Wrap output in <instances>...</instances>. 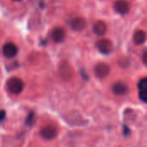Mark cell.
Wrapping results in <instances>:
<instances>
[{"instance_id": "cell-11", "label": "cell", "mask_w": 147, "mask_h": 147, "mask_svg": "<svg viewBox=\"0 0 147 147\" xmlns=\"http://www.w3.org/2000/svg\"><path fill=\"white\" fill-rule=\"evenodd\" d=\"M94 33L98 36H102L107 32V25L103 21H98L94 24L93 27Z\"/></svg>"}, {"instance_id": "cell-10", "label": "cell", "mask_w": 147, "mask_h": 147, "mask_svg": "<svg viewBox=\"0 0 147 147\" xmlns=\"http://www.w3.org/2000/svg\"><path fill=\"white\" fill-rule=\"evenodd\" d=\"M71 27L74 31H82L86 27V21L83 17H76L71 20Z\"/></svg>"}, {"instance_id": "cell-13", "label": "cell", "mask_w": 147, "mask_h": 147, "mask_svg": "<svg viewBox=\"0 0 147 147\" xmlns=\"http://www.w3.org/2000/svg\"><path fill=\"white\" fill-rule=\"evenodd\" d=\"M138 88L140 89V90H147V77L140 80V82L138 83Z\"/></svg>"}, {"instance_id": "cell-5", "label": "cell", "mask_w": 147, "mask_h": 147, "mask_svg": "<svg viewBox=\"0 0 147 147\" xmlns=\"http://www.w3.org/2000/svg\"><path fill=\"white\" fill-rule=\"evenodd\" d=\"M59 75L63 80L65 81L70 80L73 75V70L71 66L66 62L61 63V65H59Z\"/></svg>"}, {"instance_id": "cell-14", "label": "cell", "mask_w": 147, "mask_h": 147, "mask_svg": "<svg viewBox=\"0 0 147 147\" xmlns=\"http://www.w3.org/2000/svg\"><path fill=\"white\" fill-rule=\"evenodd\" d=\"M139 98L141 102L147 103V90H140L139 93Z\"/></svg>"}, {"instance_id": "cell-7", "label": "cell", "mask_w": 147, "mask_h": 147, "mask_svg": "<svg viewBox=\"0 0 147 147\" xmlns=\"http://www.w3.org/2000/svg\"><path fill=\"white\" fill-rule=\"evenodd\" d=\"M114 9L117 13L121 15H126L129 12L130 4L127 0H117L114 3Z\"/></svg>"}, {"instance_id": "cell-9", "label": "cell", "mask_w": 147, "mask_h": 147, "mask_svg": "<svg viewBox=\"0 0 147 147\" xmlns=\"http://www.w3.org/2000/svg\"><path fill=\"white\" fill-rule=\"evenodd\" d=\"M52 38L57 43H60V42L64 41V40L65 38V29L61 27H56L55 28H53V30L52 32Z\"/></svg>"}, {"instance_id": "cell-15", "label": "cell", "mask_w": 147, "mask_h": 147, "mask_svg": "<svg viewBox=\"0 0 147 147\" xmlns=\"http://www.w3.org/2000/svg\"><path fill=\"white\" fill-rule=\"evenodd\" d=\"M142 60H143V63L147 66V52H146L144 54H143V57H142Z\"/></svg>"}, {"instance_id": "cell-6", "label": "cell", "mask_w": 147, "mask_h": 147, "mask_svg": "<svg viewBox=\"0 0 147 147\" xmlns=\"http://www.w3.org/2000/svg\"><path fill=\"white\" fill-rule=\"evenodd\" d=\"M110 72V67L107 63H99L95 67V74L98 78H105Z\"/></svg>"}, {"instance_id": "cell-3", "label": "cell", "mask_w": 147, "mask_h": 147, "mask_svg": "<svg viewBox=\"0 0 147 147\" xmlns=\"http://www.w3.org/2000/svg\"><path fill=\"white\" fill-rule=\"evenodd\" d=\"M18 53V48L16 44L12 42H7L3 47V55L6 59H12L16 57Z\"/></svg>"}, {"instance_id": "cell-16", "label": "cell", "mask_w": 147, "mask_h": 147, "mask_svg": "<svg viewBox=\"0 0 147 147\" xmlns=\"http://www.w3.org/2000/svg\"><path fill=\"white\" fill-rule=\"evenodd\" d=\"M4 116H5V112H4V110H2V112H1V121H2L4 120Z\"/></svg>"}, {"instance_id": "cell-4", "label": "cell", "mask_w": 147, "mask_h": 147, "mask_svg": "<svg viewBox=\"0 0 147 147\" xmlns=\"http://www.w3.org/2000/svg\"><path fill=\"white\" fill-rule=\"evenodd\" d=\"M97 49L103 54H109L113 51L112 41L109 39H101L96 42Z\"/></svg>"}, {"instance_id": "cell-12", "label": "cell", "mask_w": 147, "mask_h": 147, "mask_svg": "<svg viewBox=\"0 0 147 147\" xmlns=\"http://www.w3.org/2000/svg\"><path fill=\"white\" fill-rule=\"evenodd\" d=\"M146 34L143 30H137L134 34V42L136 45H142L146 40Z\"/></svg>"}, {"instance_id": "cell-1", "label": "cell", "mask_w": 147, "mask_h": 147, "mask_svg": "<svg viewBox=\"0 0 147 147\" xmlns=\"http://www.w3.org/2000/svg\"><path fill=\"white\" fill-rule=\"evenodd\" d=\"M6 86L9 93L13 95H19L23 90L24 84L21 78L17 77H13V78H10L7 81Z\"/></svg>"}, {"instance_id": "cell-17", "label": "cell", "mask_w": 147, "mask_h": 147, "mask_svg": "<svg viewBox=\"0 0 147 147\" xmlns=\"http://www.w3.org/2000/svg\"><path fill=\"white\" fill-rule=\"evenodd\" d=\"M14 1H21V0H14Z\"/></svg>"}, {"instance_id": "cell-8", "label": "cell", "mask_w": 147, "mask_h": 147, "mask_svg": "<svg viewBox=\"0 0 147 147\" xmlns=\"http://www.w3.org/2000/svg\"><path fill=\"white\" fill-rule=\"evenodd\" d=\"M112 90H113L114 94H115L116 96H126L127 94H128L129 88L127 84H125L123 82H117L113 85Z\"/></svg>"}, {"instance_id": "cell-2", "label": "cell", "mask_w": 147, "mask_h": 147, "mask_svg": "<svg viewBox=\"0 0 147 147\" xmlns=\"http://www.w3.org/2000/svg\"><path fill=\"white\" fill-rule=\"evenodd\" d=\"M40 134L42 139H44L46 140H52L56 138V136L58 134V129L56 127H54L53 125H48V126L44 127L40 130Z\"/></svg>"}]
</instances>
